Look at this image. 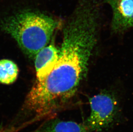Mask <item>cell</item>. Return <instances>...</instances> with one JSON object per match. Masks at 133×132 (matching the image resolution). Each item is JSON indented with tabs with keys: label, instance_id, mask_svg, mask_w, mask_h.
Here are the masks:
<instances>
[{
	"label": "cell",
	"instance_id": "7a4b0ae2",
	"mask_svg": "<svg viewBox=\"0 0 133 132\" xmlns=\"http://www.w3.org/2000/svg\"><path fill=\"white\" fill-rule=\"evenodd\" d=\"M59 25V22L50 16L30 9L0 20V28L15 39L23 53L31 58L48 45Z\"/></svg>",
	"mask_w": 133,
	"mask_h": 132
},
{
	"label": "cell",
	"instance_id": "52a82bcc",
	"mask_svg": "<svg viewBox=\"0 0 133 132\" xmlns=\"http://www.w3.org/2000/svg\"><path fill=\"white\" fill-rule=\"evenodd\" d=\"M19 73L17 66L8 59L0 60V83L9 85L16 80Z\"/></svg>",
	"mask_w": 133,
	"mask_h": 132
},
{
	"label": "cell",
	"instance_id": "3957f363",
	"mask_svg": "<svg viewBox=\"0 0 133 132\" xmlns=\"http://www.w3.org/2000/svg\"><path fill=\"white\" fill-rule=\"evenodd\" d=\"M90 113L85 124L88 132H103L112 126L118 112L117 101L108 93L96 95L90 100Z\"/></svg>",
	"mask_w": 133,
	"mask_h": 132
},
{
	"label": "cell",
	"instance_id": "8992f818",
	"mask_svg": "<svg viewBox=\"0 0 133 132\" xmlns=\"http://www.w3.org/2000/svg\"><path fill=\"white\" fill-rule=\"evenodd\" d=\"M38 132H89L85 125L72 121L57 119L48 121L41 127Z\"/></svg>",
	"mask_w": 133,
	"mask_h": 132
},
{
	"label": "cell",
	"instance_id": "5b68a950",
	"mask_svg": "<svg viewBox=\"0 0 133 132\" xmlns=\"http://www.w3.org/2000/svg\"><path fill=\"white\" fill-rule=\"evenodd\" d=\"M59 49L54 44L43 48L36 55L35 58V71L37 81H40L50 72L58 58Z\"/></svg>",
	"mask_w": 133,
	"mask_h": 132
},
{
	"label": "cell",
	"instance_id": "277c9868",
	"mask_svg": "<svg viewBox=\"0 0 133 132\" xmlns=\"http://www.w3.org/2000/svg\"><path fill=\"white\" fill-rule=\"evenodd\" d=\"M113 12L112 29L122 32L133 27V0H105Z\"/></svg>",
	"mask_w": 133,
	"mask_h": 132
},
{
	"label": "cell",
	"instance_id": "6da1fadb",
	"mask_svg": "<svg viewBox=\"0 0 133 132\" xmlns=\"http://www.w3.org/2000/svg\"><path fill=\"white\" fill-rule=\"evenodd\" d=\"M92 0H81L63 28L54 67L37 81L27 96L25 109L42 118L64 106L75 94L87 73L97 42L98 12Z\"/></svg>",
	"mask_w": 133,
	"mask_h": 132
}]
</instances>
